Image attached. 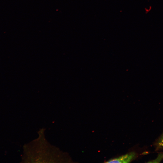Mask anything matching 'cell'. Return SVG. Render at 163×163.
<instances>
[{"label": "cell", "instance_id": "obj_1", "mask_svg": "<svg viewBox=\"0 0 163 163\" xmlns=\"http://www.w3.org/2000/svg\"><path fill=\"white\" fill-rule=\"evenodd\" d=\"M135 153L130 152L118 157L111 158L107 161V163H128L133 160L135 158Z\"/></svg>", "mask_w": 163, "mask_h": 163}, {"label": "cell", "instance_id": "obj_2", "mask_svg": "<svg viewBox=\"0 0 163 163\" xmlns=\"http://www.w3.org/2000/svg\"><path fill=\"white\" fill-rule=\"evenodd\" d=\"M157 146L158 149L163 148V133L157 142Z\"/></svg>", "mask_w": 163, "mask_h": 163}]
</instances>
